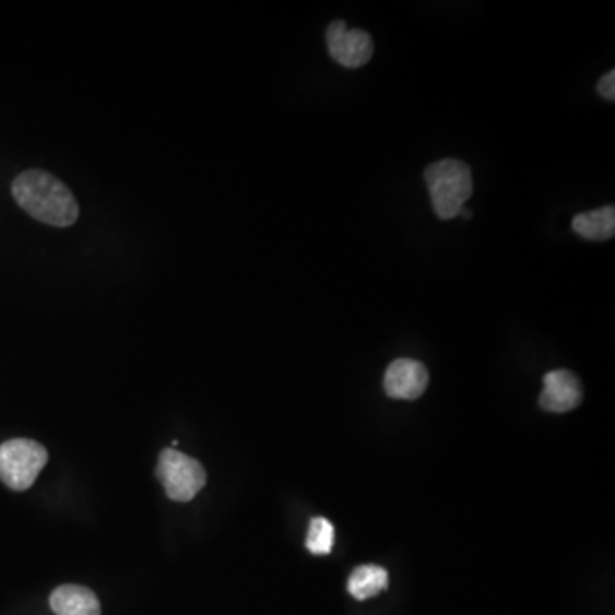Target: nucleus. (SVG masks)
Returning a JSON list of instances; mask_svg holds the SVG:
<instances>
[{
  "label": "nucleus",
  "mask_w": 615,
  "mask_h": 615,
  "mask_svg": "<svg viewBox=\"0 0 615 615\" xmlns=\"http://www.w3.org/2000/svg\"><path fill=\"white\" fill-rule=\"evenodd\" d=\"M333 539H335V529L332 523L327 518H314L310 521L308 537H306V549L317 556H323L332 551Z\"/></svg>",
  "instance_id": "9b49d317"
},
{
  "label": "nucleus",
  "mask_w": 615,
  "mask_h": 615,
  "mask_svg": "<svg viewBox=\"0 0 615 615\" xmlns=\"http://www.w3.org/2000/svg\"><path fill=\"white\" fill-rule=\"evenodd\" d=\"M389 587V572L381 566H359L354 569L347 581V592L356 600H368L377 596Z\"/></svg>",
  "instance_id": "9d476101"
},
{
  "label": "nucleus",
  "mask_w": 615,
  "mask_h": 615,
  "mask_svg": "<svg viewBox=\"0 0 615 615\" xmlns=\"http://www.w3.org/2000/svg\"><path fill=\"white\" fill-rule=\"evenodd\" d=\"M596 91L602 98L608 99V102H614L615 99V72L611 71L600 79L599 84H596Z\"/></svg>",
  "instance_id": "f8f14e48"
},
{
  "label": "nucleus",
  "mask_w": 615,
  "mask_h": 615,
  "mask_svg": "<svg viewBox=\"0 0 615 615\" xmlns=\"http://www.w3.org/2000/svg\"><path fill=\"white\" fill-rule=\"evenodd\" d=\"M156 475L165 486L168 498L181 502L192 501L208 481L204 466L175 448L162 451Z\"/></svg>",
  "instance_id": "20e7f679"
},
{
  "label": "nucleus",
  "mask_w": 615,
  "mask_h": 615,
  "mask_svg": "<svg viewBox=\"0 0 615 615\" xmlns=\"http://www.w3.org/2000/svg\"><path fill=\"white\" fill-rule=\"evenodd\" d=\"M583 400V390H581L580 380L575 372L568 369H556V371L547 372L544 377V390H542L541 402L542 409L556 414L572 411L581 404Z\"/></svg>",
  "instance_id": "0eeeda50"
},
{
  "label": "nucleus",
  "mask_w": 615,
  "mask_h": 615,
  "mask_svg": "<svg viewBox=\"0 0 615 615\" xmlns=\"http://www.w3.org/2000/svg\"><path fill=\"white\" fill-rule=\"evenodd\" d=\"M47 460V450L36 441L11 439L0 445V481L14 490L29 489Z\"/></svg>",
  "instance_id": "7ed1b4c3"
},
{
  "label": "nucleus",
  "mask_w": 615,
  "mask_h": 615,
  "mask_svg": "<svg viewBox=\"0 0 615 615\" xmlns=\"http://www.w3.org/2000/svg\"><path fill=\"white\" fill-rule=\"evenodd\" d=\"M572 232L588 241H607L615 235L614 205L581 212L572 220Z\"/></svg>",
  "instance_id": "1a4fd4ad"
},
{
  "label": "nucleus",
  "mask_w": 615,
  "mask_h": 615,
  "mask_svg": "<svg viewBox=\"0 0 615 615\" xmlns=\"http://www.w3.org/2000/svg\"><path fill=\"white\" fill-rule=\"evenodd\" d=\"M51 611L57 615H102V605L90 588L63 584L50 596Z\"/></svg>",
  "instance_id": "6e6552de"
},
{
  "label": "nucleus",
  "mask_w": 615,
  "mask_h": 615,
  "mask_svg": "<svg viewBox=\"0 0 615 615\" xmlns=\"http://www.w3.org/2000/svg\"><path fill=\"white\" fill-rule=\"evenodd\" d=\"M16 204L39 223L67 227L78 221L79 205L66 184L44 169H28L12 181Z\"/></svg>",
  "instance_id": "f257e3e1"
},
{
  "label": "nucleus",
  "mask_w": 615,
  "mask_h": 615,
  "mask_svg": "<svg viewBox=\"0 0 615 615\" xmlns=\"http://www.w3.org/2000/svg\"><path fill=\"white\" fill-rule=\"evenodd\" d=\"M433 209L439 220L459 216L466 200L474 193V181L469 165L459 159H441L424 172Z\"/></svg>",
  "instance_id": "f03ea898"
},
{
  "label": "nucleus",
  "mask_w": 615,
  "mask_h": 615,
  "mask_svg": "<svg viewBox=\"0 0 615 615\" xmlns=\"http://www.w3.org/2000/svg\"><path fill=\"white\" fill-rule=\"evenodd\" d=\"M429 383L426 366L419 360L397 359L385 372V392L397 400H416Z\"/></svg>",
  "instance_id": "423d86ee"
},
{
  "label": "nucleus",
  "mask_w": 615,
  "mask_h": 615,
  "mask_svg": "<svg viewBox=\"0 0 615 615\" xmlns=\"http://www.w3.org/2000/svg\"><path fill=\"white\" fill-rule=\"evenodd\" d=\"M326 38L330 57L342 67L357 69L371 60L375 45L363 29H350L344 21H333L327 28Z\"/></svg>",
  "instance_id": "39448f33"
}]
</instances>
